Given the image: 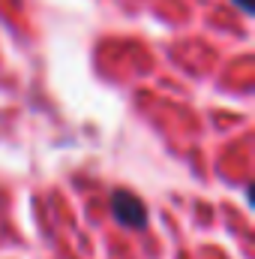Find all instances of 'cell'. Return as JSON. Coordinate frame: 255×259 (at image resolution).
Masks as SVG:
<instances>
[{
    "label": "cell",
    "instance_id": "1",
    "mask_svg": "<svg viewBox=\"0 0 255 259\" xmlns=\"http://www.w3.org/2000/svg\"><path fill=\"white\" fill-rule=\"evenodd\" d=\"M111 211H114L117 223H123V226L141 229V226L147 223V208H144V202L135 193H129V190H114V193H111Z\"/></svg>",
    "mask_w": 255,
    "mask_h": 259
},
{
    "label": "cell",
    "instance_id": "2",
    "mask_svg": "<svg viewBox=\"0 0 255 259\" xmlns=\"http://www.w3.org/2000/svg\"><path fill=\"white\" fill-rule=\"evenodd\" d=\"M237 3H240L243 12H252V0H237Z\"/></svg>",
    "mask_w": 255,
    "mask_h": 259
}]
</instances>
